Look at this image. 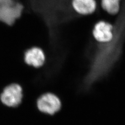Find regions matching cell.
Returning a JSON list of instances; mask_svg holds the SVG:
<instances>
[{
    "mask_svg": "<svg viewBox=\"0 0 125 125\" xmlns=\"http://www.w3.org/2000/svg\"><path fill=\"white\" fill-rule=\"evenodd\" d=\"M23 10L19 0H0V21L12 26L21 17Z\"/></svg>",
    "mask_w": 125,
    "mask_h": 125,
    "instance_id": "6da1fadb",
    "label": "cell"
},
{
    "mask_svg": "<svg viewBox=\"0 0 125 125\" xmlns=\"http://www.w3.org/2000/svg\"><path fill=\"white\" fill-rule=\"evenodd\" d=\"M92 36L95 41L99 43H110L115 37L114 26L106 21H99L93 26Z\"/></svg>",
    "mask_w": 125,
    "mask_h": 125,
    "instance_id": "7a4b0ae2",
    "label": "cell"
},
{
    "mask_svg": "<svg viewBox=\"0 0 125 125\" xmlns=\"http://www.w3.org/2000/svg\"><path fill=\"white\" fill-rule=\"evenodd\" d=\"M61 106L60 99L51 93L44 94L37 101V106L39 111L46 114L54 115L60 110Z\"/></svg>",
    "mask_w": 125,
    "mask_h": 125,
    "instance_id": "3957f363",
    "label": "cell"
},
{
    "mask_svg": "<svg viewBox=\"0 0 125 125\" xmlns=\"http://www.w3.org/2000/svg\"><path fill=\"white\" fill-rule=\"evenodd\" d=\"M22 98V88L18 84H11L6 87L1 94L2 103L9 107H16L21 103Z\"/></svg>",
    "mask_w": 125,
    "mask_h": 125,
    "instance_id": "277c9868",
    "label": "cell"
},
{
    "mask_svg": "<svg viewBox=\"0 0 125 125\" xmlns=\"http://www.w3.org/2000/svg\"><path fill=\"white\" fill-rule=\"evenodd\" d=\"M24 60L28 65L39 68L44 64L46 60L45 54L41 48L33 46L26 51L24 54Z\"/></svg>",
    "mask_w": 125,
    "mask_h": 125,
    "instance_id": "5b68a950",
    "label": "cell"
},
{
    "mask_svg": "<svg viewBox=\"0 0 125 125\" xmlns=\"http://www.w3.org/2000/svg\"><path fill=\"white\" fill-rule=\"evenodd\" d=\"M70 4L73 10L81 16L91 15L97 7L95 0H72Z\"/></svg>",
    "mask_w": 125,
    "mask_h": 125,
    "instance_id": "8992f818",
    "label": "cell"
},
{
    "mask_svg": "<svg viewBox=\"0 0 125 125\" xmlns=\"http://www.w3.org/2000/svg\"><path fill=\"white\" fill-rule=\"evenodd\" d=\"M122 0H100L97 6L111 16L119 14L121 10V1Z\"/></svg>",
    "mask_w": 125,
    "mask_h": 125,
    "instance_id": "52a82bcc",
    "label": "cell"
}]
</instances>
